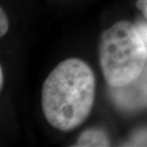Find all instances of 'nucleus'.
I'll return each instance as SVG.
<instances>
[{"mask_svg":"<svg viewBox=\"0 0 147 147\" xmlns=\"http://www.w3.org/2000/svg\"><path fill=\"white\" fill-rule=\"evenodd\" d=\"M4 84V72H3V67L0 66V89L3 88Z\"/></svg>","mask_w":147,"mask_h":147,"instance_id":"obj_9","label":"nucleus"},{"mask_svg":"<svg viewBox=\"0 0 147 147\" xmlns=\"http://www.w3.org/2000/svg\"><path fill=\"white\" fill-rule=\"evenodd\" d=\"M114 102L123 110L134 111L147 107V66L130 83L119 87L110 86Z\"/></svg>","mask_w":147,"mask_h":147,"instance_id":"obj_3","label":"nucleus"},{"mask_svg":"<svg viewBox=\"0 0 147 147\" xmlns=\"http://www.w3.org/2000/svg\"><path fill=\"white\" fill-rule=\"evenodd\" d=\"M138 29H139V32L140 34V36L144 41L145 45L147 47V25L146 24H140L138 26Z\"/></svg>","mask_w":147,"mask_h":147,"instance_id":"obj_8","label":"nucleus"},{"mask_svg":"<svg viewBox=\"0 0 147 147\" xmlns=\"http://www.w3.org/2000/svg\"><path fill=\"white\" fill-rule=\"evenodd\" d=\"M98 55L105 80L109 86L119 87L142 74L146 64L147 47L138 26L120 20L101 34Z\"/></svg>","mask_w":147,"mask_h":147,"instance_id":"obj_2","label":"nucleus"},{"mask_svg":"<svg viewBox=\"0 0 147 147\" xmlns=\"http://www.w3.org/2000/svg\"><path fill=\"white\" fill-rule=\"evenodd\" d=\"M96 78L80 58L61 61L47 76L41 90L44 117L53 127L71 131L82 124L95 100Z\"/></svg>","mask_w":147,"mask_h":147,"instance_id":"obj_1","label":"nucleus"},{"mask_svg":"<svg viewBox=\"0 0 147 147\" xmlns=\"http://www.w3.org/2000/svg\"><path fill=\"white\" fill-rule=\"evenodd\" d=\"M130 143H131V144H129V145L147 146V130L140 131L137 135L133 136Z\"/></svg>","mask_w":147,"mask_h":147,"instance_id":"obj_5","label":"nucleus"},{"mask_svg":"<svg viewBox=\"0 0 147 147\" xmlns=\"http://www.w3.org/2000/svg\"><path fill=\"white\" fill-rule=\"evenodd\" d=\"M9 30V20L3 8L0 9V36H4Z\"/></svg>","mask_w":147,"mask_h":147,"instance_id":"obj_6","label":"nucleus"},{"mask_svg":"<svg viewBox=\"0 0 147 147\" xmlns=\"http://www.w3.org/2000/svg\"><path fill=\"white\" fill-rule=\"evenodd\" d=\"M136 7L138 10L142 11L143 16L147 19V0H137Z\"/></svg>","mask_w":147,"mask_h":147,"instance_id":"obj_7","label":"nucleus"},{"mask_svg":"<svg viewBox=\"0 0 147 147\" xmlns=\"http://www.w3.org/2000/svg\"><path fill=\"white\" fill-rule=\"evenodd\" d=\"M111 142L109 137L103 130L98 128H91L83 131L79 135L74 146L78 147H102L110 146Z\"/></svg>","mask_w":147,"mask_h":147,"instance_id":"obj_4","label":"nucleus"}]
</instances>
